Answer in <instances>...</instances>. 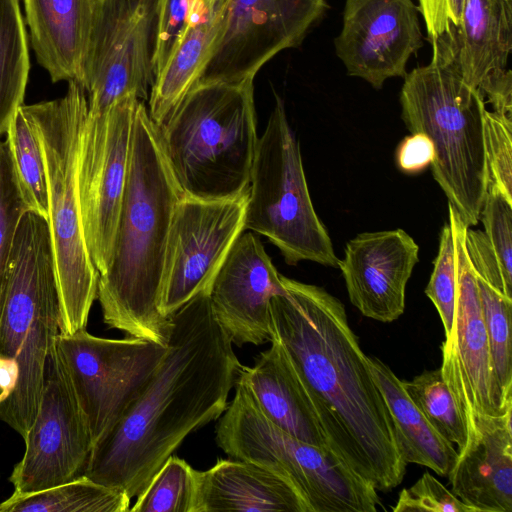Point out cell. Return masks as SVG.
Masks as SVG:
<instances>
[{"label":"cell","mask_w":512,"mask_h":512,"mask_svg":"<svg viewBox=\"0 0 512 512\" xmlns=\"http://www.w3.org/2000/svg\"><path fill=\"white\" fill-rule=\"evenodd\" d=\"M281 280L285 290L270 303L271 339L305 387L329 449L377 491L392 490L407 464L344 305L317 285Z\"/></svg>","instance_id":"cell-1"},{"label":"cell","mask_w":512,"mask_h":512,"mask_svg":"<svg viewBox=\"0 0 512 512\" xmlns=\"http://www.w3.org/2000/svg\"><path fill=\"white\" fill-rule=\"evenodd\" d=\"M167 351L144 391L91 449L83 475L131 499L194 430L228 406L241 364L200 293L169 316Z\"/></svg>","instance_id":"cell-2"},{"label":"cell","mask_w":512,"mask_h":512,"mask_svg":"<svg viewBox=\"0 0 512 512\" xmlns=\"http://www.w3.org/2000/svg\"><path fill=\"white\" fill-rule=\"evenodd\" d=\"M183 194L158 126L140 100L111 256L97 285L104 322L130 337L167 345L170 321L160 309L162 274L173 212Z\"/></svg>","instance_id":"cell-3"},{"label":"cell","mask_w":512,"mask_h":512,"mask_svg":"<svg viewBox=\"0 0 512 512\" xmlns=\"http://www.w3.org/2000/svg\"><path fill=\"white\" fill-rule=\"evenodd\" d=\"M0 315V420L24 438L35 418L60 299L48 222L26 210L14 233Z\"/></svg>","instance_id":"cell-4"},{"label":"cell","mask_w":512,"mask_h":512,"mask_svg":"<svg viewBox=\"0 0 512 512\" xmlns=\"http://www.w3.org/2000/svg\"><path fill=\"white\" fill-rule=\"evenodd\" d=\"M256 124L253 79L193 85L157 125L182 192L222 200L247 191Z\"/></svg>","instance_id":"cell-5"},{"label":"cell","mask_w":512,"mask_h":512,"mask_svg":"<svg viewBox=\"0 0 512 512\" xmlns=\"http://www.w3.org/2000/svg\"><path fill=\"white\" fill-rule=\"evenodd\" d=\"M432 47L430 63L404 77L401 118L411 134L423 133L432 141V175L448 204L472 227L487 193L485 97L463 79L442 39Z\"/></svg>","instance_id":"cell-6"},{"label":"cell","mask_w":512,"mask_h":512,"mask_svg":"<svg viewBox=\"0 0 512 512\" xmlns=\"http://www.w3.org/2000/svg\"><path fill=\"white\" fill-rule=\"evenodd\" d=\"M38 136L48 193V226L60 299V333L85 329L97 298L98 271L90 257L78 196V161L88 97L77 82L64 96L22 105Z\"/></svg>","instance_id":"cell-7"},{"label":"cell","mask_w":512,"mask_h":512,"mask_svg":"<svg viewBox=\"0 0 512 512\" xmlns=\"http://www.w3.org/2000/svg\"><path fill=\"white\" fill-rule=\"evenodd\" d=\"M245 229L266 237L289 265L312 261L338 266L311 200L299 142L278 96L253 159Z\"/></svg>","instance_id":"cell-8"},{"label":"cell","mask_w":512,"mask_h":512,"mask_svg":"<svg viewBox=\"0 0 512 512\" xmlns=\"http://www.w3.org/2000/svg\"><path fill=\"white\" fill-rule=\"evenodd\" d=\"M159 0H97L79 83L89 114L119 99L149 98L155 81Z\"/></svg>","instance_id":"cell-9"},{"label":"cell","mask_w":512,"mask_h":512,"mask_svg":"<svg viewBox=\"0 0 512 512\" xmlns=\"http://www.w3.org/2000/svg\"><path fill=\"white\" fill-rule=\"evenodd\" d=\"M55 343L93 446L137 400L167 351V345L130 336L97 337L86 328L73 334L59 333Z\"/></svg>","instance_id":"cell-10"},{"label":"cell","mask_w":512,"mask_h":512,"mask_svg":"<svg viewBox=\"0 0 512 512\" xmlns=\"http://www.w3.org/2000/svg\"><path fill=\"white\" fill-rule=\"evenodd\" d=\"M139 101L128 95L102 114L88 113L82 133L78 196L86 245L99 275L106 271L111 256Z\"/></svg>","instance_id":"cell-11"},{"label":"cell","mask_w":512,"mask_h":512,"mask_svg":"<svg viewBox=\"0 0 512 512\" xmlns=\"http://www.w3.org/2000/svg\"><path fill=\"white\" fill-rule=\"evenodd\" d=\"M248 191L222 200L183 194L167 238L160 309L169 317L212 282L238 236L245 230Z\"/></svg>","instance_id":"cell-12"},{"label":"cell","mask_w":512,"mask_h":512,"mask_svg":"<svg viewBox=\"0 0 512 512\" xmlns=\"http://www.w3.org/2000/svg\"><path fill=\"white\" fill-rule=\"evenodd\" d=\"M448 215L455 241L456 297L440 369L468 433L477 418L501 416L512 410V403L503 401L491 362L477 281L465 245L468 226L450 204Z\"/></svg>","instance_id":"cell-13"},{"label":"cell","mask_w":512,"mask_h":512,"mask_svg":"<svg viewBox=\"0 0 512 512\" xmlns=\"http://www.w3.org/2000/svg\"><path fill=\"white\" fill-rule=\"evenodd\" d=\"M23 439L25 452L9 477L17 493L44 490L78 477L93 446L55 341L47 357L38 409Z\"/></svg>","instance_id":"cell-14"},{"label":"cell","mask_w":512,"mask_h":512,"mask_svg":"<svg viewBox=\"0 0 512 512\" xmlns=\"http://www.w3.org/2000/svg\"><path fill=\"white\" fill-rule=\"evenodd\" d=\"M327 0H229L224 27L195 84L254 79L280 51L299 45Z\"/></svg>","instance_id":"cell-15"},{"label":"cell","mask_w":512,"mask_h":512,"mask_svg":"<svg viewBox=\"0 0 512 512\" xmlns=\"http://www.w3.org/2000/svg\"><path fill=\"white\" fill-rule=\"evenodd\" d=\"M418 11L412 0H345L335 50L347 73L375 89L405 77L409 58L422 46Z\"/></svg>","instance_id":"cell-16"},{"label":"cell","mask_w":512,"mask_h":512,"mask_svg":"<svg viewBox=\"0 0 512 512\" xmlns=\"http://www.w3.org/2000/svg\"><path fill=\"white\" fill-rule=\"evenodd\" d=\"M281 274L252 232L235 240L209 290L216 321L239 347L271 340L270 303L284 292Z\"/></svg>","instance_id":"cell-17"},{"label":"cell","mask_w":512,"mask_h":512,"mask_svg":"<svg viewBox=\"0 0 512 512\" xmlns=\"http://www.w3.org/2000/svg\"><path fill=\"white\" fill-rule=\"evenodd\" d=\"M419 247L403 229L365 232L347 242L338 266L350 302L366 317L388 323L405 308Z\"/></svg>","instance_id":"cell-18"},{"label":"cell","mask_w":512,"mask_h":512,"mask_svg":"<svg viewBox=\"0 0 512 512\" xmlns=\"http://www.w3.org/2000/svg\"><path fill=\"white\" fill-rule=\"evenodd\" d=\"M511 417L477 418L448 475L451 492L477 512H512Z\"/></svg>","instance_id":"cell-19"},{"label":"cell","mask_w":512,"mask_h":512,"mask_svg":"<svg viewBox=\"0 0 512 512\" xmlns=\"http://www.w3.org/2000/svg\"><path fill=\"white\" fill-rule=\"evenodd\" d=\"M439 39L463 79L481 93L512 78V0H464L458 27Z\"/></svg>","instance_id":"cell-20"},{"label":"cell","mask_w":512,"mask_h":512,"mask_svg":"<svg viewBox=\"0 0 512 512\" xmlns=\"http://www.w3.org/2000/svg\"><path fill=\"white\" fill-rule=\"evenodd\" d=\"M197 483L196 512H311L289 480L252 462L219 459Z\"/></svg>","instance_id":"cell-21"},{"label":"cell","mask_w":512,"mask_h":512,"mask_svg":"<svg viewBox=\"0 0 512 512\" xmlns=\"http://www.w3.org/2000/svg\"><path fill=\"white\" fill-rule=\"evenodd\" d=\"M251 367L241 366L237 379L251 392L264 416L295 438L329 448L313 403L275 340Z\"/></svg>","instance_id":"cell-22"},{"label":"cell","mask_w":512,"mask_h":512,"mask_svg":"<svg viewBox=\"0 0 512 512\" xmlns=\"http://www.w3.org/2000/svg\"><path fill=\"white\" fill-rule=\"evenodd\" d=\"M97 0H24L37 62L52 82H77Z\"/></svg>","instance_id":"cell-23"},{"label":"cell","mask_w":512,"mask_h":512,"mask_svg":"<svg viewBox=\"0 0 512 512\" xmlns=\"http://www.w3.org/2000/svg\"><path fill=\"white\" fill-rule=\"evenodd\" d=\"M229 0H192L185 29L151 88L148 113L160 125L194 85L224 27Z\"/></svg>","instance_id":"cell-24"},{"label":"cell","mask_w":512,"mask_h":512,"mask_svg":"<svg viewBox=\"0 0 512 512\" xmlns=\"http://www.w3.org/2000/svg\"><path fill=\"white\" fill-rule=\"evenodd\" d=\"M367 363L390 412L398 450L404 462L425 466L440 476H448L458 450L432 427L408 396L403 381L384 362L367 356Z\"/></svg>","instance_id":"cell-25"},{"label":"cell","mask_w":512,"mask_h":512,"mask_svg":"<svg viewBox=\"0 0 512 512\" xmlns=\"http://www.w3.org/2000/svg\"><path fill=\"white\" fill-rule=\"evenodd\" d=\"M130 501L125 492L81 475L44 490L13 492L0 512H126Z\"/></svg>","instance_id":"cell-26"},{"label":"cell","mask_w":512,"mask_h":512,"mask_svg":"<svg viewBox=\"0 0 512 512\" xmlns=\"http://www.w3.org/2000/svg\"><path fill=\"white\" fill-rule=\"evenodd\" d=\"M30 71L19 0H0V136L23 104Z\"/></svg>","instance_id":"cell-27"},{"label":"cell","mask_w":512,"mask_h":512,"mask_svg":"<svg viewBox=\"0 0 512 512\" xmlns=\"http://www.w3.org/2000/svg\"><path fill=\"white\" fill-rule=\"evenodd\" d=\"M22 105L9 123L5 142L27 210L47 220L48 193L42 150L35 129Z\"/></svg>","instance_id":"cell-28"},{"label":"cell","mask_w":512,"mask_h":512,"mask_svg":"<svg viewBox=\"0 0 512 512\" xmlns=\"http://www.w3.org/2000/svg\"><path fill=\"white\" fill-rule=\"evenodd\" d=\"M403 387L432 427L461 451L467 441V427L441 369L426 370L403 381Z\"/></svg>","instance_id":"cell-29"},{"label":"cell","mask_w":512,"mask_h":512,"mask_svg":"<svg viewBox=\"0 0 512 512\" xmlns=\"http://www.w3.org/2000/svg\"><path fill=\"white\" fill-rule=\"evenodd\" d=\"M197 470L171 455L137 496L131 512H196Z\"/></svg>","instance_id":"cell-30"},{"label":"cell","mask_w":512,"mask_h":512,"mask_svg":"<svg viewBox=\"0 0 512 512\" xmlns=\"http://www.w3.org/2000/svg\"><path fill=\"white\" fill-rule=\"evenodd\" d=\"M476 281L497 386L503 401L509 404L512 403V299L477 277Z\"/></svg>","instance_id":"cell-31"},{"label":"cell","mask_w":512,"mask_h":512,"mask_svg":"<svg viewBox=\"0 0 512 512\" xmlns=\"http://www.w3.org/2000/svg\"><path fill=\"white\" fill-rule=\"evenodd\" d=\"M487 191L512 202V118L493 111L483 116Z\"/></svg>","instance_id":"cell-32"},{"label":"cell","mask_w":512,"mask_h":512,"mask_svg":"<svg viewBox=\"0 0 512 512\" xmlns=\"http://www.w3.org/2000/svg\"><path fill=\"white\" fill-rule=\"evenodd\" d=\"M425 294L436 307L445 337L449 336L454 317L456 297V253L453 229L449 221L443 226L433 271Z\"/></svg>","instance_id":"cell-33"},{"label":"cell","mask_w":512,"mask_h":512,"mask_svg":"<svg viewBox=\"0 0 512 512\" xmlns=\"http://www.w3.org/2000/svg\"><path fill=\"white\" fill-rule=\"evenodd\" d=\"M26 210L6 142L0 141V315L7 260L17 224Z\"/></svg>","instance_id":"cell-34"},{"label":"cell","mask_w":512,"mask_h":512,"mask_svg":"<svg viewBox=\"0 0 512 512\" xmlns=\"http://www.w3.org/2000/svg\"><path fill=\"white\" fill-rule=\"evenodd\" d=\"M394 512H477L455 496L432 474L424 473L411 487L403 489Z\"/></svg>","instance_id":"cell-35"},{"label":"cell","mask_w":512,"mask_h":512,"mask_svg":"<svg viewBox=\"0 0 512 512\" xmlns=\"http://www.w3.org/2000/svg\"><path fill=\"white\" fill-rule=\"evenodd\" d=\"M480 219L506 278L512 281V202L499 193L487 191Z\"/></svg>","instance_id":"cell-36"},{"label":"cell","mask_w":512,"mask_h":512,"mask_svg":"<svg viewBox=\"0 0 512 512\" xmlns=\"http://www.w3.org/2000/svg\"><path fill=\"white\" fill-rule=\"evenodd\" d=\"M465 245L475 276L512 299V281L506 278L485 233L468 227L465 233Z\"/></svg>","instance_id":"cell-37"},{"label":"cell","mask_w":512,"mask_h":512,"mask_svg":"<svg viewBox=\"0 0 512 512\" xmlns=\"http://www.w3.org/2000/svg\"><path fill=\"white\" fill-rule=\"evenodd\" d=\"M191 3L192 0H159L158 38L154 60L156 76L166 65L185 29Z\"/></svg>","instance_id":"cell-38"},{"label":"cell","mask_w":512,"mask_h":512,"mask_svg":"<svg viewBox=\"0 0 512 512\" xmlns=\"http://www.w3.org/2000/svg\"><path fill=\"white\" fill-rule=\"evenodd\" d=\"M427 36L432 43L458 27L464 0H418Z\"/></svg>","instance_id":"cell-39"},{"label":"cell","mask_w":512,"mask_h":512,"mask_svg":"<svg viewBox=\"0 0 512 512\" xmlns=\"http://www.w3.org/2000/svg\"><path fill=\"white\" fill-rule=\"evenodd\" d=\"M434 157V145L423 133H413L405 137L396 152L398 168L409 174L421 172L432 164Z\"/></svg>","instance_id":"cell-40"}]
</instances>
